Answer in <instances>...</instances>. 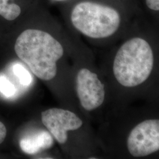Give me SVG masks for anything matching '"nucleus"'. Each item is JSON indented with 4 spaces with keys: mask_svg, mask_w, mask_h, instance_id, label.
<instances>
[{
    "mask_svg": "<svg viewBox=\"0 0 159 159\" xmlns=\"http://www.w3.org/2000/svg\"><path fill=\"white\" fill-rule=\"evenodd\" d=\"M17 56L40 79L50 81L57 72V62L63 57V46L51 34L28 29L17 38L14 46Z\"/></svg>",
    "mask_w": 159,
    "mask_h": 159,
    "instance_id": "obj_1",
    "label": "nucleus"
},
{
    "mask_svg": "<svg viewBox=\"0 0 159 159\" xmlns=\"http://www.w3.org/2000/svg\"><path fill=\"white\" fill-rule=\"evenodd\" d=\"M153 66L151 46L144 39L135 37L120 47L114 57L113 71L120 85L131 88L145 82L152 73Z\"/></svg>",
    "mask_w": 159,
    "mask_h": 159,
    "instance_id": "obj_2",
    "label": "nucleus"
},
{
    "mask_svg": "<svg viewBox=\"0 0 159 159\" xmlns=\"http://www.w3.org/2000/svg\"><path fill=\"white\" fill-rule=\"evenodd\" d=\"M71 20L81 33L98 39L113 35L119 28L121 19L119 13L111 7L84 1L74 7Z\"/></svg>",
    "mask_w": 159,
    "mask_h": 159,
    "instance_id": "obj_3",
    "label": "nucleus"
},
{
    "mask_svg": "<svg viewBox=\"0 0 159 159\" xmlns=\"http://www.w3.org/2000/svg\"><path fill=\"white\" fill-rule=\"evenodd\" d=\"M129 152L133 157H145L159 150V119L146 120L137 125L127 139Z\"/></svg>",
    "mask_w": 159,
    "mask_h": 159,
    "instance_id": "obj_4",
    "label": "nucleus"
},
{
    "mask_svg": "<svg viewBox=\"0 0 159 159\" xmlns=\"http://www.w3.org/2000/svg\"><path fill=\"white\" fill-rule=\"evenodd\" d=\"M76 92L80 105L86 111L100 107L105 99V87L97 74L83 68L76 76Z\"/></svg>",
    "mask_w": 159,
    "mask_h": 159,
    "instance_id": "obj_5",
    "label": "nucleus"
},
{
    "mask_svg": "<svg viewBox=\"0 0 159 159\" xmlns=\"http://www.w3.org/2000/svg\"><path fill=\"white\" fill-rule=\"evenodd\" d=\"M41 121L51 136L60 144H64L68 139L70 131L79 129L83 121L75 114L63 108H51L41 113Z\"/></svg>",
    "mask_w": 159,
    "mask_h": 159,
    "instance_id": "obj_6",
    "label": "nucleus"
},
{
    "mask_svg": "<svg viewBox=\"0 0 159 159\" xmlns=\"http://www.w3.org/2000/svg\"><path fill=\"white\" fill-rule=\"evenodd\" d=\"M53 144L51 134L46 131H41L23 138L20 142L21 150L25 153L34 154L43 150L51 148Z\"/></svg>",
    "mask_w": 159,
    "mask_h": 159,
    "instance_id": "obj_7",
    "label": "nucleus"
},
{
    "mask_svg": "<svg viewBox=\"0 0 159 159\" xmlns=\"http://www.w3.org/2000/svg\"><path fill=\"white\" fill-rule=\"evenodd\" d=\"M11 0H0V16L6 20L12 21L21 14V8L14 3H8Z\"/></svg>",
    "mask_w": 159,
    "mask_h": 159,
    "instance_id": "obj_8",
    "label": "nucleus"
},
{
    "mask_svg": "<svg viewBox=\"0 0 159 159\" xmlns=\"http://www.w3.org/2000/svg\"><path fill=\"white\" fill-rule=\"evenodd\" d=\"M14 73L18 78L20 83L23 85L28 86L32 82V77L29 71L20 64L14 66Z\"/></svg>",
    "mask_w": 159,
    "mask_h": 159,
    "instance_id": "obj_9",
    "label": "nucleus"
},
{
    "mask_svg": "<svg viewBox=\"0 0 159 159\" xmlns=\"http://www.w3.org/2000/svg\"><path fill=\"white\" fill-rule=\"evenodd\" d=\"M14 85L4 76H0V92L7 97L13 96L16 93Z\"/></svg>",
    "mask_w": 159,
    "mask_h": 159,
    "instance_id": "obj_10",
    "label": "nucleus"
},
{
    "mask_svg": "<svg viewBox=\"0 0 159 159\" xmlns=\"http://www.w3.org/2000/svg\"><path fill=\"white\" fill-rule=\"evenodd\" d=\"M146 5L151 10L154 11L159 10V0H146Z\"/></svg>",
    "mask_w": 159,
    "mask_h": 159,
    "instance_id": "obj_11",
    "label": "nucleus"
},
{
    "mask_svg": "<svg viewBox=\"0 0 159 159\" xmlns=\"http://www.w3.org/2000/svg\"><path fill=\"white\" fill-rule=\"evenodd\" d=\"M7 136V129L5 125L0 121V144L5 140Z\"/></svg>",
    "mask_w": 159,
    "mask_h": 159,
    "instance_id": "obj_12",
    "label": "nucleus"
}]
</instances>
